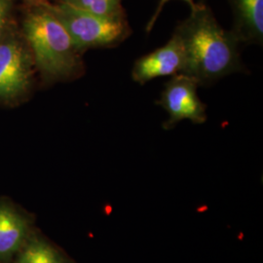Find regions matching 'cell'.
I'll return each instance as SVG.
<instances>
[{
	"instance_id": "cell-1",
	"label": "cell",
	"mask_w": 263,
	"mask_h": 263,
	"mask_svg": "<svg viewBox=\"0 0 263 263\" xmlns=\"http://www.w3.org/2000/svg\"><path fill=\"white\" fill-rule=\"evenodd\" d=\"M187 18L176 27L174 33L183 48L182 74L193 78L199 86L245 70L235 35L222 28L205 0L191 8Z\"/></svg>"
},
{
	"instance_id": "cell-2",
	"label": "cell",
	"mask_w": 263,
	"mask_h": 263,
	"mask_svg": "<svg viewBox=\"0 0 263 263\" xmlns=\"http://www.w3.org/2000/svg\"><path fill=\"white\" fill-rule=\"evenodd\" d=\"M18 24L33 54L42 88L84 76L83 54L44 0H19Z\"/></svg>"
},
{
	"instance_id": "cell-3",
	"label": "cell",
	"mask_w": 263,
	"mask_h": 263,
	"mask_svg": "<svg viewBox=\"0 0 263 263\" xmlns=\"http://www.w3.org/2000/svg\"><path fill=\"white\" fill-rule=\"evenodd\" d=\"M44 2L82 54L90 49L119 46L132 34L127 16L106 17L51 0Z\"/></svg>"
},
{
	"instance_id": "cell-4",
	"label": "cell",
	"mask_w": 263,
	"mask_h": 263,
	"mask_svg": "<svg viewBox=\"0 0 263 263\" xmlns=\"http://www.w3.org/2000/svg\"><path fill=\"white\" fill-rule=\"evenodd\" d=\"M36 76L33 54L18 24L0 41V106L15 107L27 102Z\"/></svg>"
},
{
	"instance_id": "cell-5",
	"label": "cell",
	"mask_w": 263,
	"mask_h": 263,
	"mask_svg": "<svg viewBox=\"0 0 263 263\" xmlns=\"http://www.w3.org/2000/svg\"><path fill=\"white\" fill-rule=\"evenodd\" d=\"M197 82L189 76L179 73L164 86L156 104L169 113V119L164 123L165 130H170L178 123L189 120L194 124L207 121V105L198 96Z\"/></svg>"
},
{
	"instance_id": "cell-6",
	"label": "cell",
	"mask_w": 263,
	"mask_h": 263,
	"mask_svg": "<svg viewBox=\"0 0 263 263\" xmlns=\"http://www.w3.org/2000/svg\"><path fill=\"white\" fill-rule=\"evenodd\" d=\"M184 66L183 48L179 38L173 33L169 41L151 53L139 58L133 66L132 78L144 85L151 80L182 72Z\"/></svg>"
},
{
	"instance_id": "cell-7",
	"label": "cell",
	"mask_w": 263,
	"mask_h": 263,
	"mask_svg": "<svg viewBox=\"0 0 263 263\" xmlns=\"http://www.w3.org/2000/svg\"><path fill=\"white\" fill-rule=\"evenodd\" d=\"M233 13L231 31L240 44L263 42V0H228Z\"/></svg>"
},
{
	"instance_id": "cell-8",
	"label": "cell",
	"mask_w": 263,
	"mask_h": 263,
	"mask_svg": "<svg viewBox=\"0 0 263 263\" xmlns=\"http://www.w3.org/2000/svg\"><path fill=\"white\" fill-rule=\"evenodd\" d=\"M28 219L9 204L0 202V259L8 258L27 242Z\"/></svg>"
},
{
	"instance_id": "cell-9",
	"label": "cell",
	"mask_w": 263,
	"mask_h": 263,
	"mask_svg": "<svg viewBox=\"0 0 263 263\" xmlns=\"http://www.w3.org/2000/svg\"><path fill=\"white\" fill-rule=\"evenodd\" d=\"M16 263H69L53 246L40 238L28 239Z\"/></svg>"
},
{
	"instance_id": "cell-10",
	"label": "cell",
	"mask_w": 263,
	"mask_h": 263,
	"mask_svg": "<svg viewBox=\"0 0 263 263\" xmlns=\"http://www.w3.org/2000/svg\"><path fill=\"white\" fill-rule=\"evenodd\" d=\"M106 17H126L123 0H51Z\"/></svg>"
},
{
	"instance_id": "cell-11",
	"label": "cell",
	"mask_w": 263,
	"mask_h": 263,
	"mask_svg": "<svg viewBox=\"0 0 263 263\" xmlns=\"http://www.w3.org/2000/svg\"><path fill=\"white\" fill-rule=\"evenodd\" d=\"M19 0H0V41L18 26Z\"/></svg>"
},
{
	"instance_id": "cell-12",
	"label": "cell",
	"mask_w": 263,
	"mask_h": 263,
	"mask_svg": "<svg viewBox=\"0 0 263 263\" xmlns=\"http://www.w3.org/2000/svg\"><path fill=\"white\" fill-rule=\"evenodd\" d=\"M171 1V0H159V2H158V5H157V8L155 10V12H154V14H153V16L151 17V20L148 21V23H147V25H146V31L147 32H149L151 29L153 28L154 27V25H155V23L157 22V20L159 18L160 14H161V12L163 11V8L165 7V5ZM182 1H184V2H186L188 5L190 6V9L191 8H193L194 6H195V2H194V0H182Z\"/></svg>"
}]
</instances>
